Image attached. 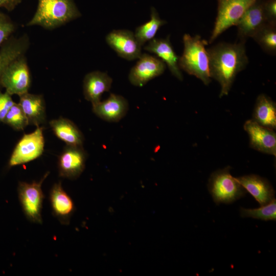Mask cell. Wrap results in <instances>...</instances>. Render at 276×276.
<instances>
[{
	"mask_svg": "<svg viewBox=\"0 0 276 276\" xmlns=\"http://www.w3.org/2000/svg\"><path fill=\"white\" fill-rule=\"evenodd\" d=\"M207 50L211 77L220 84L221 98L227 95L236 75L248 63L245 42H220Z\"/></svg>",
	"mask_w": 276,
	"mask_h": 276,
	"instance_id": "1",
	"label": "cell"
},
{
	"mask_svg": "<svg viewBox=\"0 0 276 276\" xmlns=\"http://www.w3.org/2000/svg\"><path fill=\"white\" fill-rule=\"evenodd\" d=\"M81 16L74 0H38L36 11L27 26L52 30Z\"/></svg>",
	"mask_w": 276,
	"mask_h": 276,
	"instance_id": "2",
	"label": "cell"
},
{
	"mask_svg": "<svg viewBox=\"0 0 276 276\" xmlns=\"http://www.w3.org/2000/svg\"><path fill=\"white\" fill-rule=\"evenodd\" d=\"M184 49L179 57L178 65L188 74L199 79L208 85L211 82L209 56L205 45L208 42L199 35L194 37L188 34L183 36Z\"/></svg>",
	"mask_w": 276,
	"mask_h": 276,
	"instance_id": "3",
	"label": "cell"
},
{
	"mask_svg": "<svg viewBox=\"0 0 276 276\" xmlns=\"http://www.w3.org/2000/svg\"><path fill=\"white\" fill-rule=\"evenodd\" d=\"M230 168L218 170L212 174L208 190L217 204H228L244 197L246 191L230 173Z\"/></svg>",
	"mask_w": 276,
	"mask_h": 276,
	"instance_id": "4",
	"label": "cell"
},
{
	"mask_svg": "<svg viewBox=\"0 0 276 276\" xmlns=\"http://www.w3.org/2000/svg\"><path fill=\"white\" fill-rule=\"evenodd\" d=\"M258 0H217V15L208 43H212L223 32L236 26L247 10Z\"/></svg>",
	"mask_w": 276,
	"mask_h": 276,
	"instance_id": "5",
	"label": "cell"
},
{
	"mask_svg": "<svg viewBox=\"0 0 276 276\" xmlns=\"http://www.w3.org/2000/svg\"><path fill=\"white\" fill-rule=\"evenodd\" d=\"M49 174V172H47L38 182L18 183L19 201L25 216L31 222L42 223L41 210L44 195L41 185Z\"/></svg>",
	"mask_w": 276,
	"mask_h": 276,
	"instance_id": "6",
	"label": "cell"
},
{
	"mask_svg": "<svg viewBox=\"0 0 276 276\" xmlns=\"http://www.w3.org/2000/svg\"><path fill=\"white\" fill-rule=\"evenodd\" d=\"M43 129V127L37 126L33 132L22 136L11 154L9 167L28 163L42 154L44 146Z\"/></svg>",
	"mask_w": 276,
	"mask_h": 276,
	"instance_id": "7",
	"label": "cell"
},
{
	"mask_svg": "<svg viewBox=\"0 0 276 276\" xmlns=\"http://www.w3.org/2000/svg\"><path fill=\"white\" fill-rule=\"evenodd\" d=\"M31 84L30 70L26 57L21 55L11 62L4 71L1 85L10 95L19 96L28 93Z\"/></svg>",
	"mask_w": 276,
	"mask_h": 276,
	"instance_id": "8",
	"label": "cell"
},
{
	"mask_svg": "<svg viewBox=\"0 0 276 276\" xmlns=\"http://www.w3.org/2000/svg\"><path fill=\"white\" fill-rule=\"evenodd\" d=\"M129 74V80L133 85L142 86L149 81L162 75L166 69V64L159 58L142 54Z\"/></svg>",
	"mask_w": 276,
	"mask_h": 276,
	"instance_id": "9",
	"label": "cell"
},
{
	"mask_svg": "<svg viewBox=\"0 0 276 276\" xmlns=\"http://www.w3.org/2000/svg\"><path fill=\"white\" fill-rule=\"evenodd\" d=\"M86 153L83 146L66 145L58 157V168L60 177L75 179L83 171Z\"/></svg>",
	"mask_w": 276,
	"mask_h": 276,
	"instance_id": "10",
	"label": "cell"
},
{
	"mask_svg": "<svg viewBox=\"0 0 276 276\" xmlns=\"http://www.w3.org/2000/svg\"><path fill=\"white\" fill-rule=\"evenodd\" d=\"M105 40L119 56L126 60L138 59L142 54V45L131 31L112 30L107 35Z\"/></svg>",
	"mask_w": 276,
	"mask_h": 276,
	"instance_id": "11",
	"label": "cell"
},
{
	"mask_svg": "<svg viewBox=\"0 0 276 276\" xmlns=\"http://www.w3.org/2000/svg\"><path fill=\"white\" fill-rule=\"evenodd\" d=\"M263 0H258L251 5L236 25L240 41L245 42L248 38H252L268 22L263 11Z\"/></svg>",
	"mask_w": 276,
	"mask_h": 276,
	"instance_id": "12",
	"label": "cell"
},
{
	"mask_svg": "<svg viewBox=\"0 0 276 276\" xmlns=\"http://www.w3.org/2000/svg\"><path fill=\"white\" fill-rule=\"evenodd\" d=\"M244 129L249 136L251 148L261 152L276 155V134L273 129L264 127L254 120L246 121Z\"/></svg>",
	"mask_w": 276,
	"mask_h": 276,
	"instance_id": "13",
	"label": "cell"
},
{
	"mask_svg": "<svg viewBox=\"0 0 276 276\" xmlns=\"http://www.w3.org/2000/svg\"><path fill=\"white\" fill-rule=\"evenodd\" d=\"M128 103L123 96L111 94L107 99L93 105V112L109 122H117L127 113Z\"/></svg>",
	"mask_w": 276,
	"mask_h": 276,
	"instance_id": "14",
	"label": "cell"
},
{
	"mask_svg": "<svg viewBox=\"0 0 276 276\" xmlns=\"http://www.w3.org/2000/svg\"><path fill=\"white\" fill-rule=\"evenodd\" d=\"M147 51L155 54L167 64L172 74L179 80L183 79L178 65L179 57L176 55L170 41L166 38H153L144 47Z\"/></svg>",
	"mask_w": 276,
	"mask_h": 276,
	"instance_id": "15",
	"label": "cell"
},
{
	"mask_svg": "<svg viewBox=\"0 0 276 276\" xmlns=\"http://www.w3.org/2000/svg\"><path fill=\"white\" fill-rule=\"evenodd\" d=\"M236 178L261 206L267 204L275 198L274 190L266 179L255 174L244 175Z\"/></svg>",
	"mask_w": 276,
	"mask_h": 276,
	"instance_id": "16",
	"label": "cell"
},
{
	"mask_svg": "<svg viewBox=\"0 0 276 276\" xmlns=\"http://www.w3.org/2000/svg\"><path fill=\"white\" fill-rule=\"evenodd\" d=\"M49 200L53 215L61 224H68L75 207L72 199L63 189L60 181L52 186Z\"/></svg>",
	"mask_w": 276,
	"mask_h": 276,
	"instance_id": "17",
	"label": "cell"
},
{
	"mask_svg": "<svg viewBox=\"0 0 276 276\" xmlns=\"http://www.w3.org/2000/svg\"><path fill=\"white\" fill-rule=\"evenodd\" d=\"M112 82V78L106 73L94 71L87 74L83 84L85 99L92 105L99 102L102 95L110 90Z\"/></svg>",
	"mask_w": 276,
	"mask_h": 276,
	"instance_id": "18",
	"label": "cell"
},
{
	"mask_svg": "<svg viewBox=\"0 0 276 276\" xmlns=\"http://www.w3.org/2000/svg\"><path fill=\"white\" fill-rule=\"evenodd\" d=\"M19 97V105L27 117L29 125L36 127L45 122V104L43 97L41 95L29 93Z\"/></svg>",
	"mask_w": 276,
	"mask_h": 276,
	"instance_id": "19",
	"label": "cell"
},
{
	"mask_svg": "<svg viewBox=\"0 0 276 276\" xmlns=\"http://www.w3.org/2000/svg\"><path fill=\"white\" fill-rule=\"evenodd\" d=\"M49 124L54 134L66 145L83 146V133L72 121L60 117L50 121Z\"/></svg>",
	"mask_w": 276,
	"mask_h": 276,
	"instance_id": "20",
	"label": "cell"
},
{
	"mask_svg": "<svg viewBox=\"0 0 276 276\" xmlns=\"http://www.w3.org/2000/svg\"><path fill=\"white\" fill-rule=\"evenodd\" d=\"M30 45L29 39L27 35L19 38H14L8 40L0 50V85L2 75L13 60L24 55Z\"/></svg>",
	"mask_w": 276,
	"mask_h": 276,
	"instance_id": "21",
	"label": "cell"
},
{
	"mask_svg": "<svg viewBox=\"0 0 276 276\" xmlns=\"http://www.w3.org/2000/svg\"><path fill=\"white\" fill-rule=\"evenodd\" d=\"M254 120L271 129L276 127V106L275 103L264 94L257 99L254 111Z\"/></svg>",
	"mask_w": 276,
	"mask_h": 276,
	"instance_id": "22",
	"label": "cell"
},
{
	"mask_svg": "<svg viewBox=\"0 0 276 276\" xmlns=\"http://www.w3.org/2000/svg\"><path fill=\"white\" fill-rule=\"evenodd\" d=\"M150 11V20L137 27L134 33L136 39L142 46L146 42L153 39L159 28L167 23L166 21L160 18L154 7H152Z\"/></svg>",
	"mask_w": 276,
	"mask_h": 276,
	"instance_id": "23",
	"label": "cell"
},
{
	"mask_svg": "<svg viewBox=\"0 0 276 276\" xmlns=\"http://www.w3.org/2000/svg\"><path fill=\"white\" fill-rule=\"evenodd\" d=\"M253 39L266 53H276V24L267 22L253 36Z\"/></svg>",
	"mask_w": 276,
	"mask_h": 276,
	"instance_id": "24",
	"label": "cell"
},
{
	"mask_svg": "<svg viewBox=\"0 0 276 276\" xmlns=\"http://www.w3.org/2000/svg\"><path fill=\"white\" fill-rule=\"evenodd\" d=\"M242 217H250L261 219L264 221L276 220V200L273 199L266 205L261 206L258 209H240Z\"/></svg>",
	"mask_w": 276,
	"mask_h": 276,
	"instance_id": "25",
	"label": "cell"
},
{
	"mask_svg": "<svg viewBox=\"0 0 276 276\" xmlns=\"http://www.w3.org/2000/svg\"><path fill=\"white\" fill-rule=\"evenodd\" d=\"M3 122L16 130H23L28 125V121L22 109L14 103L8 111Z\"/></svg>",
	"mask_w": 276,
	"mask_h": 276,
	"instance_id": "26",
	"label": "cell"
},
{
	"mask_svg": "<svg viewBox=\"0 0 276 276\" xmlns=\"http://www.w3.org/2000/svg\"><path fill=\"white\" fill-rule=\"evenodd\" d=\"M15 26L4 14L0 12V45L14 31Z\"/></svg>",
	"mask_w": 276,
	"mask_h": 276,
	"instance_id": "27",
	"label": "cell"
},
{
	"mask_svg": "<svg viewBox=\"0 0 276 276\" xmlns=\"http://www.w3.org/2000/svg\"><path fill=\"white\" fill-rule=\"evenodd\" d=\"M14 104L11 95L6 91L0 93V122H3L8 111Z\"/></svg>",
	"mask_w": 276,
	"mask_h": 276,
	"instance_id": "28",
	"label": "cell"
},
{
	"mask_svg": "<svg viewBox=\"0 0 276 276\" xmlns=\"http://www.w3.org/2000/svg\"><path fill=\"white\" fill-rule=\"evenodd\" d=\"M263 11L268 22L276 24V0L264 1Z\"/></svg>",
	"mask_w": 276,
	"mask_h": 276,
	"instance_id": "29",
	"label": "cell"
},
{
	"mask_svg": "<svg viewBox=\"0 0 276 276\" xmlns=\"http://www.w3.org/2000/svg\"><path fill=\"white\" fill-rule=\"evenodd\" d=\"M22 0H0V7L4 8L8 11L13 10Z\"/></svg>",
	"mask_w": 276,
	"mask_h": 276,
	"instance_id": "30",
	"label": "cell"
}]
</instances>
